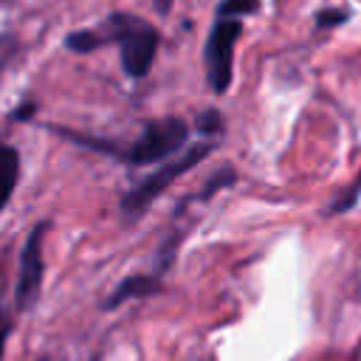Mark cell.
Listing matches in <instances>:
<instances>
[{
    "label": "cell",
    "mask_w": 361,
    "mask_h": 361,
    "mask_svg": "<svg viewBox=\"0 0 361 361\" xmlns=\"http://www.w3.org/2000/svg\"><path fill=\"white\" fill-rule=\"evenodd\" d=\"M96 31L102 37V45H110V42L118 45L121 68L130 79H144L149 73V68L155 62V54H158V42H161L155 25H149L141 17L116 11Z\"/></svg>",
    "instance_id": "cell-1"
},
{
    "label": "cell",
    "mask_w": 361,
    "mask_h": 361,
    "mask_svg": "<svg viewBox=\"0 0 361 361\" xmlns=\"http://www.w3.org/2000/svg\"><path fill=\"white\" fill-rule=\"evenodd\" d=\"M212 152H214V144H212V141H200V144H192V147H189L186 152H180L178 158L161 161L155 172H149L141 183H135L130 192L121 195V214H124L127 220L141 217V214L152 206V200H155L161 192H166V189L172 186V180H178V178L186 175L189 169H195V166H197L206 155H212Z\"/></svg>",
    "instance_id": "cell-2"
},
{
    "label": "cell",
    "mask_w": 361,
    "mask_h": 361,
    "mask_svg": "<svg viewBox=\"0 0 361 361\" xmlns=\"http://www.w3.org/2000/svg\"><path fill=\"white\" fill-rule=\"evenodd\" d=\"M189 138V124L180 116H166V118H152L144 124L141 135L127 144L116 147V158L124 161L127 166H149L161 164L183 149Z\"/></svg>",
    "instance_id": "cell-3"
},
{
    "label": "cell",
    "mask_w": 361,
    "mask_h": 361,
    "mask_svg": "<svg viewBox=\"0 0 361 361\" xmlns=\"http://www.w3.org/2000/svg\"><path fill=\"white\" fill-rule=\"evenodd\" d=\"M243 34L240 17H220L203 45V68H206V82L212 93L223 96L231 87L234 79V45Z\"/></svg>",
    "instance_id": "cell-4"
},
{
    "label": "cell",
    "mask_w": 361,
    "mask_h": 361,
    "mask_svg": "<svg viewBox=\"0 0 361 361\" xmlns=\"http://www.w3.org/2000/svg\"><path fill=\"white\" fill-rule=\"evenodd\" d=\"M48 234V223H37L23 245L20 254V274H17V285H14V305L17 310H28L42 288V276H45V259H42V240Z\"/></svg>",
    "instance_id": "cell-5"
},
{
    "label": "cell",
    "mask_w": 361,
    "mask_h": 361,
    "mask_svg": "<svg viewBox=\"0 0 361 361\" xmlns=\"http://www.w3.org/2000/svg\"><path fill=\"white\" fill-rule=\"evenodd\" d=\"M158 290H161V276H158V274H133V276H124V279L110 290V296L102 302V310H116V307H121V305L130 302V299L155 296Z\"/></svg>",
    "instance_id": "cell-6"
},
{
    "label": "cell",
    "mask_w": 361,
    "mask_h": 361,
    "mask_svg": "<svg viewBox=\"0 0 361 361\" xmlns=\"http://www.w3.org/2000/svg\"><path fill=\"white\" fill-rule=\"evenodd\" d=\"M17 178H20V155L14 147L0 141V209L8 203L17 186Z\"/></svg>",
    "instance_id": "cell-7"
},
{
    "label": "cell",
    "mask_w": 361,
    "mask_h": 361,
    "mask_svg": "<svg viewBox=\"0 0 361 361\" xmlns=\"http://www.w3.org/2000/svg\"><path fill=\"white\" fill-rule=\"evenodd\" d=\"M234 183H237V169H234V166H220V169H214V172L206 178V183H203L197 192H192L189 197H183L180 206H186V203H192V200H209L212 195H217L220 189H228V186H234Z\"/></svg>",
    "instance_id": "cell-8"
},
{
    "label": "cell",
    "mask_w": 361,
    "mask_h": 361,
    "mask_svg": "<svg viewBox=\"0 0 361 361\" xmlns=\"http://www.w3.org/2000/svg\"><path fill=\"white\" fill-rule=\"evenodd\" d=\"M361 203V172H358V178L347 186V189H341L333 200H330V206L324 209V214L327 217H336V214H347V212H353L355 206Z\"/></svg>",
    "instance_id": "cell-9"
},
{
    "label": "cell",
    "mask_w": 361,
    "mask_h": 361,
    "mask_svg": "<svg viewBox=\"0 0 361 361\" xmlns=\"http://www.w3.org/2000/svg\"><path fill=\"white\" fill-rule=\"evenodd\" d=\"M262 0H220L217 3V17H248L257 14Z\"/></svg>",
    "instance_id": "cell-10"
},
{
    "label": "cell",
    "mask_w": 361,
    "mask_h": 361,
    "mask_svg": "<svg viewBox=\"0 0 361 361\" xmlns=\"http://www.w3.org/2000/svg\"><path fill=\"white\" fill-rule=\"evenodd\" d=\"M195 127H197L203 135H217V133L223 130V116H220V110H214V107L203 110V113L197 116Z\"/></svg>",
    "instance_id": "cell-11"
},
{
    "label": "cell",
    "mask_w": 361,
    "mask_h": 361,
    "mask_svg": "<svg viewBox=\"0 0 361 361\" xmlns=\"http://www.w3.org/2000/svg\"><path fill=\"white\" fill-rule=\"evenodd\" d=\"M350 20V11L347 8H322L316 11V25L319 28H333V25H341Z\"/></svg>",
    "instance_id": "cell-12"
},
{
    "label": "cell",
    "mask_w": 361,
    "mask_h": 361,
    "mask_svg": "<svg viewBox=\"0 0 361 361\" xmlns=\"http://www.w3.org/2000/svg\"><path fill=\"white\" fill-rule=\"evenodd\" d=\"M8 333H11V319L0 310V358H3V350H6V338H8Z\"/></svg>",
    "instance_id": "cell-13"
},
{
    "label": "cell",
    "mask_w": 361,
    "mask_h": 361,
    "mask_svg": "<svg viewBox=\"0 0 361 361\" xmlns=\"http://www.w3.org/2000/svg\"><path fill=\"white\" fill-rule=\"evenodd\" d=\"M172 3H175V0H152V8H155L158 14H169Z\"/></svg>",
    "instance_id": "cell-14"
}]
</instances>
